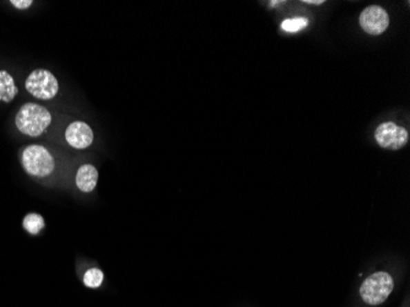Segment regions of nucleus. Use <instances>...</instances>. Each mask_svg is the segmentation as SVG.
I'll list each match as a JSON object with an SVG mask.
<instances>
[{
	"mask_svg": "<svg viewBox=\"0 0 410 307\" xmlns=\"http://www.w3.org/2000/svg\"><path fill=\"white\" fill-rule=\"evenodd\" d=\"M52 115L46 107L28 102L25 103L15 117V124L20 133L28 137H39L50 127Z\"/></svg>",
	"mask_w": 410,
	"mask_h": 307,
	"instance_id": "f257e3e1",
	"label": "nucleus"
},
{
	"mask_svg": "<svg viewBox=\"0 0 410 307\" xmlns=\"http://www.w3.org/2000/svg\"><path fill=\"white\" fill-rule=\"evenodd\" d=\"M25 171L35 176L43 179L50 176V173L55 171L56 162L52 157L50 151L42 146H30L23 150V157H21Z\"/></svg>",
	"mask_w": 410,
	"mask_h": 307,
	"instance_id": "f03ea898",
	"label": "nucleus"
},
{
	"mask_svg": "<svg viewBox=\"0 0 410 307\" xmlns=\"http://www.w3.org/2000/svg\"><path fill=\"white\" fill-rule=\"evenodd\" d=\"M394 283L392 277L386 272L372 274L362 283L360 295L364 301L370 305H380L387 300L393 291Z\"/></svg>",
	"mask_w": 410,
	"mask_h": 307,
	"instance_id": "7ed1b4c3",
	"label": "nucleus"
},
{
	"mask_svg": "<svg viewBox=\"0 0 410 307\" xmlns=\"http://www.w3.org/2000/svg\"><path fill=\"white\" fill-rule=\"evenodd\" d=\"M25 88L31 95L39 100H52L58 94L59 84L53 74L37 69L28 75L25 83Z\"/></svg>",
	"mask_w": 410,
	"mask_h": 307,
	"instance_id": "20e7f679",
	"label": "nucleus"
},
{
	"mask_svg": "<svg viewBox=\"0 0 410 307\" xmlns=\"http://www.w3.org/2000/svg\"><path fill=\"white\" fill-rule=\"evenodd\" d=\"M378 146L389 150H398L408 143L409 135L404 128L399 127L393 122L382 123L378 126L375 133Z\"/></svg>",
	"mask_w": 410,
	"mask_h": 307,
	"instance_id": "39448f33",
	"label": "nucleus"
},
{
	"mask_svg": "<svg viewBox=\"0 0 410 307\" xmlns=\"http://www.w3.org/2000/svg\"><path fill=\"white\" fill-rule=\"evenodd\" d=\"M388 25H389V17L382 6H369L361 12L360 26L366 34H383L387 30Z\"/></svg>",
	"mask_w": 410,
	"mask_h": 307,
	"instance_id": "423d86ee",
	"label": "nucleus"
},
{
	"mask_svg": "<svg viewBox=\"0 0 410 307\" xmlns=\"http://www.w3.org/2000/svg\"><path fill=\"white\" fill-rule=\"evenodd\" d=\"M66 139L69 146L75 149H86L89 148L94 141V133L92 129L90 128L89 124L85 122H72L66 132Z\"/></svg>",
	"mask_w": 410,
	"mask_h": 307,
	"instance_id": "0eeeda50",
	"label": "nucleus"
},
{
	"mask_svg": "<svg viewBox=\"0 0 410 307\" xmlns=\"http://www.w3.org/2000/svg\"><path fill=\"white\" fill-rule=\"evenodd\" d=\"M99 179V171L90 164H85L77 172V186L83 192H91L95 190Z\"/></svg>",
	"mask_w": 410,
	"mask_h": 307,
	"instance_id": "6e6552de",
	"label": "nucleus"
},
{
	"mask_svg": "<svg viewBox=\"0 0 410 307\" xmlns=\"http://www.w3.org/2000/svg\"><path fill=\"white\" fill-rule=\"evenodd\" d=\"M17 92L19 89L12 75L6 70H0V102H12Z\"/></svg>",
	"mask_w": 410,
	"mask_h": 307,
	"instance_id": "1a4fd4ad",
	"label": "nucleus"
},
{
	"mask_svg": "<svg viewBox=\"0 0 410 307\" xmlns=\"http://www.w3.org/2000/svg\"><path fill=\"white\" fill-rule=\"evenodd\" d=\"M23 228L31 235L39 234V231L45 228V220L36 212L28 214L23 219Z\"/></svg>",
	"mask_w": 410,
	"mask_h": 307,
	"instance_id": "9d476101",
	"label": "nucleus"
},
{
	"mask_svg": "<svg viewBox=\"0 0 410 307\" xmlns=\"http://www.w3.org/2000/svg\"><path fill=\"white\" fill-rule=\"evenodd\" d=\"M309 25V20L306 17H294L286 19L282 23V28L285 32H299Z\"/></svg>",
	"mask_w": 410,
	"mask_h": 307,
	"instance_id": "9b49d317",
	"label": "nucleus"
},
{
	"mask_svg": "<svg viewBox=\"0 0 410 307\" xmlns=\"http://www.w3.org/2000/svg\"><path fill=\"white\" fill-rule=\"evenodd\" d=\"M102 280H104V273L97 268L89 269L84 277V283L89 288H99L102 284Z\"/></svg>",
	"mask_w": 410,
	"mask_h": 307,
	"instance_id": "f8f14e48",
	"label": "nucleus"
},
{
	"mask_svg": "<svg viewBox=\"0 0 410 307\" xmlns=\"http://www.w3.org/2000/svg\"><path fill=\"white\" fill-rule=\"evenodd\" d=\"M12 4L15 8H17V9H21L23 10V9L30 8L31 4H32V1L31 0H12Z\"/></svg>",
	"mask_w": 410,
	"mask_h": 307,
	"instance_id": "ddd939ff",
	"label": "nucleus"
},
{
	"mask_svg": "<svg viewBox=\"0 0 410 307\" xmlns=\"http://www.w3.org/2000/svg\"><path fill=\"white\" fill-rule=\"evenodd\" d=\"M306 4H313V6H320V4H323L324 1L323 0H306Z\"/></svg>",
	"mask_w": 410,
	"mask_h": 307,
	"instance_id": "4468645a",
	"label": "nucleus"
},
{
	"mask_svg": "<svg viewBox=\"0 0 410 307\" xmlns=\"http://www.w3.org/2000/svg\"><path fill=\"white\" fill-rule=\"evenodd\" d=\"M271 4H272V6H277V4H279V1H272Z\"/></svg>",
	"mask_w": 410,
	"mask_h": 307,
	"instance_id": "2eb2a0df",
	"label": "nucleus"
}]
</instances>
